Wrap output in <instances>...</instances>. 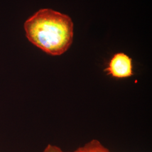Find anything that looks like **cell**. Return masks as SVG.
<instances>
[{
    "label": "cell",
    "mask_w": 152,
    "mask_h": 152,
    "mask_svg": "<svg viewBox=\"0 0 152 152\" xmlns=\"http://www.w3.org/2000/svg\"><path fill=\"white\" fill-rule=\"evenodd\" d=\"M26 37L48 54H64L73 42L74 25L71 17L50 9H42L26 21Z\"/></svg>",
    "instance_id": "1"
},
{
    "label": "cell",
    "mask_w": 152,
    "mask_h": 152,
    "mask_svg": "<svg viewBox=\"0 0 152 152\" xmlns=\"http://www.w3.org/2000/svg\"><path fill=\"white\" fill-rule=\"evenodd\" d=\"M132 60L123 53L114 55L104 69L107 74L115 78H126L133 75Z\"/></svg>",
    "instance_id": "2"
},
{
    "label": "cell",
    "mask_w": 152,
    "mask_h": 152,
    "mask_svg": "<svg viewBox=\"0 0 152 152\" xmlns=\"http://www.w3.org/2000/svg\"><path fill=\"white\" fill-rule=\"evenodd\" d=\"M72 152H111L98 140H92Z\"/></svg>",
    "instance_id": "3"
},
{
    "label": "cell",
    "mask_w": 152,
    "mask_h": 152,
    "mask_svg": "<svg viewBox=\"0 0 152 152\" xmlns=\"http://www.w3.org/2000/svg\"><path fill=\"white\" fill-rule=\"evenodd\" d=\"M42 152H64L58 146L49 144L44 149Z\"/></svg>",
    "instance_id": "4"
}]
</instances>
